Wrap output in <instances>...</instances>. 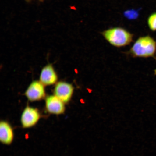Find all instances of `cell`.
I'll list each match as a JSON object with an SVG mask.
<instances>
[{"label": "cell", "mask_w": 156, "mask_h": 156, "mask_svg": "<svg viewBox=\"0 0 156 156\" xmlns=\"http://www.w3.org/2000/svg\"><path fill=\"white\" fill-rule=\"evenodd\" d=\"M39 1H44V0H39Z\"/></svg>", "instance_id": "4fadbf2b"}, {"label": "cell", "mask_w": 156, "mask_h": 156, "mask_svg": "<svg viewBox=\"0 0 156 156\" xmlns=\"http://www.w3.org/2000/svg\"><path fill=\"white\" fill-rule=\"evenodd\" d=\"M45 86L39 81L31 83L25 93V96L31 102L41 100L45 97Z\"/></svg>", "instance_id": "5b68a950"}, {"label": "cell", "mask_w": 156, "mask_h": 156, "mask_svg": "<svg viewBox=\"0 0 156 156\" xmlns=\"http://www.w3.org/2000/svg\"><path fill=\"white\" fill-rule=\"evenodd\" d=\"M127 53L133 58L153 57L156 54V42L149 36L140 37Z\"/></svg>", "instance_id": "6da1fadb"}, {"label": "cell", "mask_w": 156, "mask_h": 156, "mask_svg": "<svg viewBox=\"0 0 156 156\" xmlns=\"http://www.w3.org/2000/svg\"><path fill=\"white\" fill-rule=\"evenodd\" d=\"M14 138V132L11 124L5 121L0 123V141L4 145H9Z\"/></svg>", "instance_id": "ba28073f"}, {"label": "cell", "mask_w": 156, "mask_h": 156, "mask_svg": "<svg viewBox=\"0 0 156 156\" xmlns=\"http://www.w3.org/2000/svg\"><path fill=\"white\" fill-rule=\"evenodd\" d=\"M155 59H156V54H155Z\"/></svg>", "instance_id": "5bb4252c"}, {"label": "cell", "mask_w": 156, "mask_h": 156, "mask_svg": "<svg viewBox=\"0 0 156 156\" xmlns=\"http://www.w3.org/2000/svg\"><path fill=\"white\" fill-rule=\"evenodd\" d=\"M74 88L71 84L64 81H60L56 83L54 95L66 104L69 102L73 97Z\"/></svg>", "instance_id": "277c9868"}, {"label": "cell", "mask_w": 156, "mask_h": 156, "mask_svg": "<svg viewBox=\"0 0 156 156\" xmlns=\"http://www.w3.org/2000/svg\"><path fill=\"white\" fill-rule=\"evenodd\" d=\"M41 118L40 112L34 107L27 106L21 115V126L24 128L33 127L37 123Z\"/></svg>", "instance_id": "3957f363"}, {"label": "cell", "mask_w": 156, "mask_h": 156, "mask_svg": "<svg viewBox=\"0 0 156 156\" xmlns=\"http://www.w3.org/2000/svg\"><path fill=\"white\" fill-rule=\"evenodd\" d=\"M124 15L127 18L130 20L136 19L138 16L137 11L134 9L127 10L124 13Z\"/></svg>", "instance_id": "30bf717a"}, {"label": "cell", "mask_w": 156, "mask_h": 156, "mask_svg": "<svg viewBox=\"0 0 156 156\" xmlns=\"http://www.w3.org/2000/svg\"><path fill=\"white\" fill-rule=\"evenodd\" d=\"M57 73L51 64L45 66L41 71L40 81L44 86L51 85L57 83Z\"/></svg>", "instance_id": "52a82bcc"}, {"label": "cell", "mask_w": 156, "mask_h": 156, "mask_svg": "<svg viewBox=\"0 0 156 156\" xmlns=\"http://www.w3.org/2000/svg\"><path fill=\"white\" fill-rule=\"evenodd\" d=\"M25 1H26L27 2H30V1H32V0H25Z\"/></svg>", "instance_id": "7c38bea8"}, {"label": "cell", "mask_w": 156, "mask_h": 156, "mask_svg": "<svg viewBox=\"0 0 156 156\" xmlns=\"http://www.w3.org/2000/svg\"><path fill=\"white\" fill-rule=\"evenodd\" d=\"M45 108L48 113L56 115L63 114L66 109L65 103L54 95L46 98Z\"/></svg>", "instance_id": "8992f818"}, {"label": "cell", "mask_w": 156, "mask_h": 156, "mask_svg": "<svg viewBox=\"0 0 156 156\" xmlns=\"http://www.w3.org/2000/svg\"><path fill=\"white\" fill-rule=\"evenodd\" d=\"M103 37L112 45L119 48L128 45L133 41L134 35L125 29L116 27L103 31Z\"/></svg>", "instance_id": "7a4b0ae2"}, {"label": "cell", "mask_w": 156, "mask_h": 156, "mask_svg": "<svg viewBox=\"0 0 156 156\" xmlns=\"http://www.w3.org/2000/svg\"><path fill=\"white\" fill-rule=\"evenodd\" d=\"M147 25L150 30L156 31V12L152 13L148 17Z\"/></svg>", "instance_id": "9c48e42d"}, {"label": "cell", "mask_w": 156, "mask_h": 156, "mask_svg": "<svg viewBox=\"0 0 156 156\" xmlns=\"http://www.w3.org/2000/svg\"><path fill=\"white\" fill-rule=\"evenodd\" d=\"M154 74L156 76V69L154 70Z\"/></svg>", "instance_id": "8fae6325"}]
</instances>
